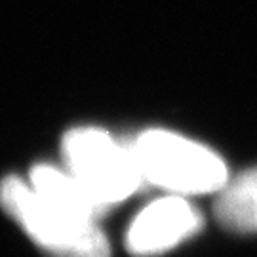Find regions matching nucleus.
Masks as SVG:
<instances>
[{
	"mask_svg": "<svg viewBox=\"0 0 257 257\" xmlns=\"http://www.w3.org/2000/svg\"><path fill=\"white\" fill-rule=\"evenodd\" d=\"M0 206L50 257H110L95 221L55 208L18 177L0 183Z\"/></svg>",
	"mask_w": 257,
	"mask_h": 257,
	"instance_id": "1",
	"label": "nucleus"
},
{
	"mask_svg": "<svg viewBox=\"0 0 257 257\" xmlns=\"http://www.w3.org/2000/svg\"><path fill=\"white\" fill-rule=\"evenodd\" d=\"M132 151L143 179L177 194L215 193L227 183V168L219 156L172 132H143Z\"/></svg>",
	"mask_w": 257,
	"mask_h": 257,
	"instance_id": "2",
	"label": "nucleus"
},
{
	"mask_svg": "<svg viewBox=\"0 0 257 257\" xmlns=\"http://www.w3.org/2000/svg\"><path fill=\"white\" fill-rule=\"evenodd\" d=\"M63 153L71 174L107 208L128 198L143 179L132 147L116 143L103 130L69 132Z\"/></svg>",
	"mask_w": 257,
	"mask_h": 257,
	"instance_id": "3",
	"label": "nucleus"
},
{
	"mask_svg": "<svg viewBox=\"0 0 257 257\" xmlns=\"http://www.w3.org/2000/svg\"><path fill=\"white\" fill-rule=\"evenodd\" d=\"M202 219L183 196H166L149 204L128 230V249L147 257L175 248L200 229Z\"/></svg>",
	"mask_w": 257,
	"mask_h": 257,
	"instance_id": "4",
	"label": "nucleus"
},
{
	"mask_svg": "<svg viewBox=\"0 0 257 257\" xmlns=\"http://www.w3.org/2000/svg\"><path fill=\"white\" fill-rule=\"evenodd\" d=\"M31 187L52 206L82 219L95 221L107 210L73 174H63L54 166H37L31 174Z\"/></svg>",
	"mask_w": 257,
	"mask_h": 257,
	"instance_id": "5",
	"label": "nucleus"
},
{
	"mask_svg": "<svg viewBox=\"0 0 257 257\" xmlns=\"http://www.w3.org/2000/svg\"><path fill=\"white\" fill-rule=\"evenodd\" d=\"M213 213L221 227L230 232L257 230V168L238 175L230 185L225 183Z\"/></svg>",
	"mask_w": 257,
	"mask_h": 257,
	"instance_id": "6",
	"label": "nucleus"
}]
</instances>
